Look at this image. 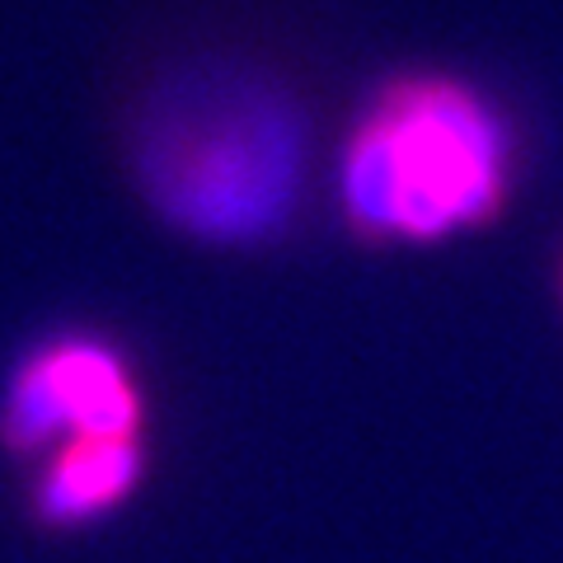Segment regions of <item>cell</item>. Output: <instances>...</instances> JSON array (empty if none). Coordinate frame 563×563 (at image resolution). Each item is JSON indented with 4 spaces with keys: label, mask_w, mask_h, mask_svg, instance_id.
Returning <instances> with one entry per match:
<instances>
[{
    "label": "cell",
    "mask_w": 563,
    "mask_h": 563,
    "mask_svg": "<svg viewBox=\"0 0 563 563\" xmlns=\"http://www.w3.org/2000/svg\"><path fill=\"white\" fill-rule=\"evenodd\" d=\"M128 165L146 207L217 250H258L291 231L306 198L310 122L273 70L192 57L155 76L128 122Z\"/></svg>",
    "instance_id": "cell-1"
},
{
    "label": "cell",
    "mask_w": 563,
    "mask_h": 563,
    "mask_svg": "<svg viewBox=\"0 0 563 563\" xmlns=\"http://www.w3.org/2000/svg\"><path fill=\"white\" fill-rule=\"evenodd\" d=\"M521 141L479 80L404 70L343 132L339 211L366 244H442L484 231L517 188Z\"/></svg>",
    "instance_id": "cell-2"
},
{
    "label": "cell",
    "mask_w": 563,
    "mask_h": 563,
    "mask_svg": "<svg viewBox=\"0 0 563 563\" xmlns=\"http://www.w3.org/2000/svg\"><path fill=\"white\" fill-rule=\"evenodd\" d=\"M151 395L113 333L66 324L38 333L0 385V446L43 461L66 442L146 437Z\"/></svg>",
    "instance_id": "cell-3"
},
{
    "label": "cell",
    "mask_w": 563,
    "mask_h": 563,
    "mask_svg": "<svg viewBox=\"0 0 563 563\" xmlns=\"http://www.w3.org/2000/svg\"><path fill=\"white\" fill-rule=\"evenodd\" d=\"M146 437H95L66 442L33 461V517L43 526H95L113 517L146 479Z\"/></svg>",
    "instance_id": "cell-4"
}]
</instances>
